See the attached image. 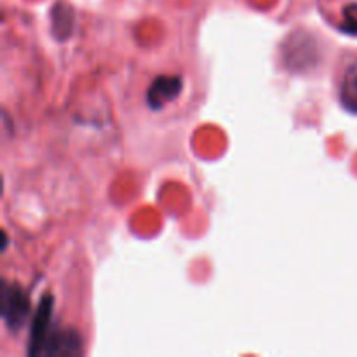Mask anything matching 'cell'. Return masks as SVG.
Wrapping results in <instances>:
<instances>
[{
	"instance_id": "7",
	"label": "cell",
	"mask_w": 357,
	"mask_h": 357,
	"mask_svg": "<svg viewBox=\"0 0 357 357\" xmlns=\"http://www.w3.org/2000/svg\"><path fill=\"white\" fill-rule=\"evenodd\" d=\"M342 30L349 35H357V3H349L344 9Z\"/></svg>"
},
{
	"instance_id": "1",
	"label": "cell",
	"mask_w": 357,
	"mask_h": 357,
	"mask_svg": "<svg viewBox=\"0 0 357 357\" xmlns=\"http://www.w3.org/2000/svg\"><path fill=\"white\" fill-rule=\"evenodd\" d=\"M0 314L10 331H20L30 317L28 293L14 282H3L0 295Z\"/></svg>"
},
{
	"instance_id": "5",
	"label": "cell",
	"mask_w": 357,
	"mask_h": 357,
	"mask_svg": "<svg viewBox=\"0 0 357 357\" xmlns=\"http://www.w3.org/2000/svg\"><path fill=\"white\" fill-rule=\"evenodd\" d=\"M73 23H75V16H73V9L65 2H58L52 6L51 10V28L52 35L58 40H66L72 35Z\"/></svg>"
},
{
	"instance_id": "4",
	"label": "cell",
	"mask_w": 357,
	"mask_h": 357,
	"mask_svg": "<svg viewBox=\"0 0 357 357\" xmlns=\"http://www.w3.org/2000/svg\"><path fill=\"white\" fill-rule=\"evenodd\" d=\"M183 89V79L180 75H159L152 80L146 91V103L152 110H162L173 103Z\"/></svg>"
},
{
	"instance_id": "2",
	"label": "cell",
	"mask_w": 357,
	"mask_h": 357,
	"mask_svg": "<svg viewBox=\"0 0 357 357\" xmlns=\"http://www.w3.org/2000/svg\"><path fill=\"white\" fill-rule=\"evenodd\" d=\"M82 354V338L75 330L59 328L52 324L49 333L45 335L42 344L40 356L61 357V356H80Z\"/></svg>"
},
{
	"instance_id": "3",
	"label": "cell",
	"mask_w": 357,
	"mask_h": 357,
	"mask_svg": "<svg viewBox=\"0 0 357 357\" xmlns=\"http://www.w3.org/2000/svg\"><path fill=\"white\" fill-rule=\"evenodd\" d=\"M52 310H54V300L51 295H45L40 300L37 307V312L31 317L30 324V340H28V356L35 357L40 356L42 344H44L45 335L49 333V330L54 324L52 319Z\"/></svg>"
},
{
	"instance_id": "6",
	"label": "cell",
	"mask_w": 357,
	"mask_h": 357,
	"mask_svg": "<svg viewBox=\"0 0 357 357\" xmlns=\"http://www.w3.org/2000/svg\"><path fill=\"white\" fill-rule=\"evenodd\" d=\"M340 101L345 110L357 115V58L345 68L342 77Z\"/></svg>"
}]
</instances>
